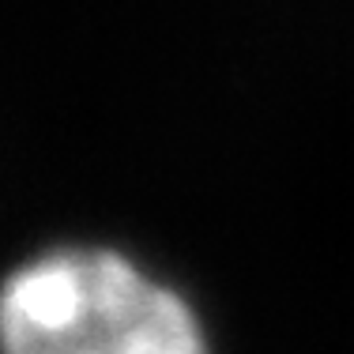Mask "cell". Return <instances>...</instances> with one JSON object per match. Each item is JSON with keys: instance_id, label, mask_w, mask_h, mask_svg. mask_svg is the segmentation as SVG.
I'll list each match as a JSON object with an SVG mask.
<instances>
[{"instance_id": "cell-1", "label": "cell", "mask_w": 354, "mask_h": 354, "mask_svg": "<svg viewBox=\"0 0 354 354\" xmlns=\"http://www.w3.org/2000/svg\"><path fill=\"white\" fill-rule=\"evenodd\" d=\"M0 354H212L170 283L113 249H49L0 283Z\"/></svg>"}]
</instances>
